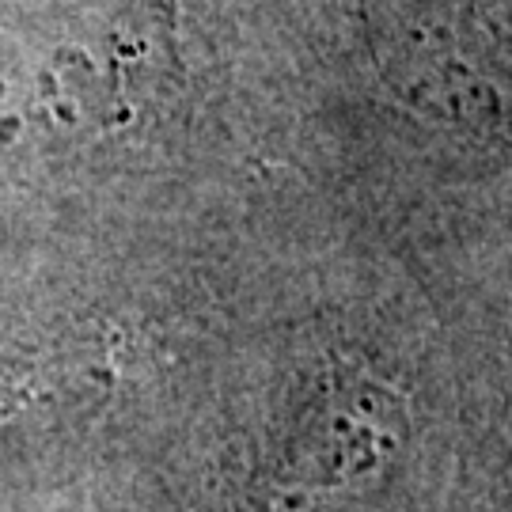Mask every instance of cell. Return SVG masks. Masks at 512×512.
I'll return each mask as SVG.
<instances>
[{
	"label": "cell",
	"instance_id": "cell-1",
	"mask_svg": "<svg viewBox=\"0 0 512 512\" xmlns=\"http://www.w3.org/2000/svg\"><path fill=\"white\" fill-rule=\"evenodd\" d=\"M315 319L228 459V509L440 512L452 368L410 258L372 236L346 296Z\"/></svg>",
	"mask_w": 512,
	"mask_h": 512
},
{
	"label": "cell",
	"instance_id": "cell-2",
	"mask_svg": "<svg viewBox=\"0 0 512 512\" xmlns=\"http://www.w3.org/2000/svg\"><path fill=\"white\" fill-rule=\"evenodd\" d=\"M433 300L452 368L440 512H512V198L399 243Z\"/></svg>",
	"mask_w": 512,
	"mask_h": 512
}]
</instances>
